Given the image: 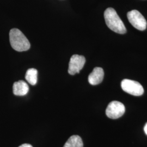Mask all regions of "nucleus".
<instances>
[{
  "mask_svg": "<svg viewBox=\"0 0 147 147\" xmlns=\"http://www.w3.org/2000/svg\"><path fill=\"white\" fill-rule=\"evenodd\" d=\"M104 18L107 26L112 31L119 34L126 33V27L113 8H108L106 9Z\"/></svg>",
  "mask_w": 147,
  "mask_h": 147,
  "instance_id": "obj_1",
  "label": "nucleus"
},
{
  "mask_svg": "<svg viewBox=\"0 0 147 147\" xmlns=\"http://www.w3.org/2000/svg\"><path fill=\"white\" fill-rule=\"evenodd\" d=\"M9 40L11 47L19 52L27 51L31 47L26 36L17 28H13L10 31Z\"/></svg>",
  "mask_w": 147,
  "mask_h": 147,
  "instance_id": "obj_2",
  "label": "nucleus"
},
{
  "mask_svg": "<svg viewBox=\"0 0 147 147\" xmlns=\"http://www.w3.org/2000/svg\"><path fill=\"white\" fill-rule=\"evenodd\" d=\"M121 87L126 93L134 96H141L144 93V89L139 82L129 79H124L121 81Z\"/></svg>",
  "mask_w": 147,
  "mask_h": 147,
  "instance_id": "obj_3",
  "label": "nucleus"
},
{
  "mask_svg": "<svg viewBox=\"0 0 147 147\" xmlns=\"http://www.w3.org/2000/svg\"><path fill=\"white\" fill-rule=\"evenodd\" d=\"M127 17L133 26L140 31H144L146 29L147 22L144 17L140 12L137 10H132L129 11Z\"/></svg>",
  "mask_w": 147,
  "mask_h": 147,
  "instance_id": "obj_4",
  "label": "nucleus"
},
{
  "mask_svg": "<svg viewBox=\"0 0 147 147\" xmlns=\"http://www.w3.org/2000/svg\"><path fill=\"white\" fill-rule=\"evenodd\" d=\"M125 111L124 105L118 101H113L107 106L106 115L111 119H118L123 116Z\"/></svg>",
  "mask_w": 147,
  "mask_h": 147,
  "instance_id": "obj_5",
  "label": "nucleus"
},
{
  "mask_svg": "<svg viewBox=\"0 0 147 147\" xmlns=\"http://www.w3.org/2000/svg\"><path fill=\"white\" fill-rule=\"evenodd\" d=\"M86 63L84 56L79 55H74L70 59L69 63L68 73L74 75L78 74L84 68Z\"/></svg>",
  "mask_w": 147,
  "mask_h": 147,
  "instance_id": "obj_6",
  "label": "nucleus"
},
{
  "mask_svg": "<svg viewBox=\"0 0 147 147\" xmlns=\"http://www.w3.org/2000/svg\"><path fill=\"white\" fill-rule=\"evenodd\" d=\"M104 77V71L100 67H95L88 76V82L92 85L100 84Z\"/></svg>",
  "mask_w": 147,
  "mask_h": 147,
  "instance_id": "obj_7",
  "label": "nucleus"
},
{
  "mask_svg": "<svg viewBox=\"0 0 147 147\" xmlns=\"http://www.w3.org/2000/svg\"><path fill=\"white\" fill-rule=\"evenodd\" d=\"M29 90L28 85L22 80H20L14 83L13 92L14 94L17 96H24L27 94Z\"/></svg>",
  "mask_w": 147,
  "mask_h": 147,
  "instance_id": "obj_8",
  "label": "nucleus"
},
{
  "mask_svg": "<svg viewBox=\"0 0 147 147\" xmlns=\"http://www.w3.org/2000/svg\"><path fill=\"white\" fill-rule=\"evenodd\" d=\"M84 143L82 138L78 135L70 137L63 147H83Z\"/></svg>",
  "mask_w": 147,
  "mask_h": 147,
  "instance_id": "obj_9",
  "label": "nucleus"
},
{
  "mask_svg": "<svg viewBox=\"0 0 147 147\" xmlns=\"http://www.w3.org/2000/svg\"><path fill=\"white\" fill-rule=\"evenodd\" d=\"M37 75L38 71L37 69L34 68H31L27 70L25 79L27 81L31 84L35 85L37 82Z\"/></svg>",
  "mask_w": 147,
  "mask_h": 147,
  "instance_id": "obj_10",
  "label": "nucleus"
},
{
  "mask_svg": "<svg viewBox=\"0 0 147 147\" xmlns=\"http://www.w3.org/2000/svg\"><path fill=\"white\" fill-rule=\"evenodd\" d=\"M19 147H33L32 146L31 144H27V143H25V144H22L20 146H19Z\"/></svg>",
  "mask_w": 147,
  "mask_h": 147,
  "instance_id": "obj_11",
  "label": "nucleus"
},
{
  "mask_svg": "<svg viewBox=\"0 0 147 147\" xmlns=\"http://www.w3.org/2000/svg\"><path fill=\"white\" fill-rule=\"evenodd\" d=\"M144 130L146 134L147 135V123L146 124L145 126L144 127Z\"/></svg>",
  "mask_w": 147,
  "mask_h": 147,
  "instance_id": "obj_12",
  "label": "nucleus"
}]
</instances>
